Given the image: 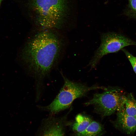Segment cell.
I'll list each match as a JSON object with an SVG mask.
<instances>
[{
    "label": "cell",
    "instance_id": "277c9868",
    "mask_svg": "<svg viewBox=\"0 0 136 136\" xmlns=\"http://www.w3.org/2000/svg\"><path fill=\"white\" fill-rule=\"evenodd\" d=\"M104 90L102 93L94 94L93 98L85 104L93 106L97 113L106 116L118 110L124 104L126 96L118 88H106Z\"/></svg>",
    "mask_w": 136,
    "mask_h": 136
},
{
    "label": "cell",
    "instance_id": "7c38bea8",
    "mask_svg": "<svg viewBox=\"0 0 136 136\" xmlns=\"http://www.w3.org/2000/svg\"><path fill=\"white\" fill-rule=\"evenodd\" d=\"M122 50L124 53L132 66L133 70L136 74V57L131 54L126 50L123 49Z\"/></svg>",
    "mask_w": 136,
    "mask_h": 136
},
{
    "label": "cell",
    "instance_id": "9c48e42d",
    "mask_svg": "<svg viewBox=\"0 0 136 136\" xmlns=\"http://www.w3.org/2000/svg\"><path fill=\"white\" fill-rule=\"evenodd\" d=\"M103 130V127L100 123L92 121L84 131L76 133L74 136H96L102 133Z\"/></svg>",
    "mask_w": 136,
    "mask_h": 136
},
{
    "label": "cell",
    "instance_id": "3957f363",
    "mask_svg": "<svg viewBox=\"0 0 136 136\" xmlns=\"http://www.w3.org/2000/svg\"><path fill=\"white\" fill-rule=\"evenodd\" d=\"M63 85L54 100L49 105L40 106L41 109L48 111L52 114H56L69 107L76 99L85 95L89 91L106 88L93 86L89 87L80 83L72 81L63 76Z\"/></svg>",
    "mask_w": 136,
    "mask_h": 136
},
{
    "label": "cell",
    "instance_id": "5b68a950",
    "mask_svg": "<svg viewBox=\"0 0 136 136\" xmlns=\"http://www.w3.org/2000/svg\"><path fill=\"white\" fill-rule=\"evenodd\" d=\"M101 43L88 65L94 67L105 55L116 52L125 47L136 45V42L122 35L114 32L104 33L101 36Z\"/></svg>",
    "mask_w": 136,
    "mask_h": 136
},
{
    "label": "cell",
    "instance_id": "30bf717a",
    "mask_svg": "<svg viewBox=\"0 0 136 136\" xmlns=\"http://www.w3.org/2000/svg\"><path fill=\"white\" fill-rule=\"evenodd\" d=\"M124 105L127 114L136 118V100L131 93L126 96Z\"/></svg>",
    "mask_w": 136,
    "mask_h": 136
},
{
    "label": "cell",
    "instance_id": "52a82bcc",
    "mask_svg": "<svg viewBox=\"0 0 136 136\" xmlns=\"http://www.w3.org/2000/svg\"><path fill=\"white\" fill-rule=\"evenodd\" d=\"M117 111V119L114 123L115 127L127 134H133L136 130V118L127 114L124 104Z\"/></svg>",
    "mask_w": 136,
    "mask_h": 136
},
{
    "label": "cell",
    "instance_id": "6da1fadb",
    "mask_svg": "<svg viewBox=\"0 0 136 136\" xmlns=\"http://www.w3.org/2000/svg\"><path fill=\"white\" fill-rule=\"evenodd\" d=\"M24 45L21 53L24 63L39 81L47 76L59 57L63 45L56 30L40 28Z\"/></svg>",
    "mask_w": 136,
    "mask_h": 136
},
{
    "label": "cell",
    "instance_id": "4fadbf2b",
    "mask_svg": "<svg viewBox=\"0 0 136 136\" xmlns=\"http://www.w3.org/2000/svg\"><path fill=\"white\" fill-rule=\"evenodd\" d=\"M3 0H0V5H1V2H2V1H3Z\"/></svg>",
    "mask_w": 136,
    "mask_h": 136
},
{
    "label": "cell",
    "instance_id": "ba28073f",
    "mask_svg": "<svg viewBox=\"0 0 136 136\" xmlns=\"http://www.w3.org/2000/svg\"><path fill=\"white\" fill-rule=\"evenodd\" d=\"M90 117L79 114L76 117L75 120L73 124L72 129L76 133L84 131L92 121Z\"/></svg>",
    "mask_w": 136,
    "mask_h": 136
},
{
    "label": "cell",
    "instance_id": "7a4b0ae2",
    "mask_svg": "<svg viewBox=\"0 0 136 136\" xmlns=\"http://www.w3.org/2000/svg\"><path fill=\"white\" fill-rule=\"evenodd\" d=\"M29 12L40 28L56 29L65 22L68 12L66 0H28Z\"/></svg>",
    "mask_w": 136,
    "mask_h": 136
},
{
    "label": "cell",
    "instance_id": "8fae6325",
    "mask_svg": "<svg viewBox=\"0 0 136 136\" xmlns=\"http://www.w3.org/2000/svg\"><path fill=\"white\" fill-rule=\"evenodd\" d=\"M128 1L125 14L130 17L136 19V0H128Z\"/></svg>",
    "mask_w": 136,
    "mask_h": 136
},
{
    "label": "cell",
    "instance_id": "8992f818",
    "mask_svg": "<svg viewBox=\"0 0 136 136\" xmlns=\"http://www.w3.org/2000/svg\"><path fill=\"white\" fill-rule=\"evenodd\" d=\"M66 117L65 115L61 118L51 116L45 119L38 136H64Z\"/></svg>",
    "mask_w": 136,
    "mask_h": 136
}]
</instances>
